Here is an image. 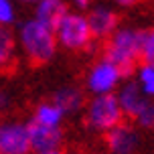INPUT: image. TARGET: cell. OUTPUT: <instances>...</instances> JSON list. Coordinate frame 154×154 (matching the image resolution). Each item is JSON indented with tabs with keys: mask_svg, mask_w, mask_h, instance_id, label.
<instances>
[{
	"mask_svg": "<svg viewBox=\"0 0 154 154\" xmlns=\"http://www.w3.org/2000/svg\"><path fill=\"white\" fill-rule=\"evenodd\" d=\"M16 45L26 57V61H31L32 65H45V63L53 61L57 49H59L55 29L43 24L35 16L18 24Z\"/></svg>",
	"mask_w": 154,
	"mask_h": 154,
	"instance_id": "obj_1",
	"label": "cell"
},
{
	"mask_svg": "<svg viewBox=\"0 0 154 154\" xmlns=\"http://www.w3.org/2000/svg\"><path fill=\"white\" fill-rule=\"evenodd\" d=\"M103 57L116 63L126 73V77L134 73L142 61V31L132 26H120L109 38H106Z\"/></svg>",
	"mask_w": 154,
	"mask_h": 154,
	"instance_id": "obj_2",
	"label": "cell"
},
{
	"mask_svg": "<svg viewBox=\"0 0 154 154\" xmlns=\"http://www.w3.org/2000/svg\"><path fill=\"white\" fill-rule=\"evenodd\" d=\"M124 120H126V116L122 112V106L116 97V93L91 95L85 101L83 124L93 134H108L112 128L122 124Z\"/></svg>",
	"mask_w": 154,
	"mask_h": 154,
	"instance_id": "obj_3",
	"label": "cell"
},
{
	"mask_svg": "<svg viewBox=\"0 0 154 154\" xmlns=\"http://www.w3.org/2000/svg\"><path fill=\"white\" fill-rule=\"evenodd\" d=\"M55 37H57L59 47L71 53L91 51L95 43L87 14H83L81 10H69L63 16L61 23L55 26Z\"/></svg>",
	"mask_w": 154,
	"mask_h": 154,
	"instance_id": "obj_4",
	"label": "cell"
},
{
	"mask_svg": "<svg viewBox=\"0 0 154 154\" xmlns=\"http://www.w3.org/2000/svg\"><path fill=\"white\" fill-rule=\"evenodd\" d=\"M126 73H124L116 63H112L108 57L101 55L97 61L89 65L85 73V91L91 95H106V93H116L118 87L124 83Z\"/></svg>",
	"mask_w": 154,
	"mask_h": 154,
	"instance_id": "obj_5",
	"label": "cell"
},
{
	"mask_svg": "<svg viewBox=\"0 0 154 154\" xmlns=\"http://www.w3.org/2000/svg\"><path fill=\"white\" fill-rule=\"evenodd\" d=\"M103 144L108 154H140L142 150V134L134 122L118 124L116 128L103 134Z\"/></svg>",
	"mask_w": 154,
	"mask_h": 154,
	"instance_id": "obj_6",
	"label": "cell"
},
{
	"mask_svg": "<svg viewBox=\"0 0 154 154\" xmlns=\"http://www.w3.org/2000/svg\"><path fill=\"white\" fill-rule=\"evenodd\" d=\"M29 124L18 120L0 122V154H31Z\"/></svg>",
	"mask_w": 154,
	"mask_h": 154,
	"instance_id": "obj_7",
	"label": "cell"
},
{
	"mask_svg": "<svg viewBox=\"0 0 154 154\" xmlns=\"http://www.w3.org/2000/svg\"><path fill=\"white\" fill-rule=\"evenodd\" d=\"M87 20H89V26H91V32L95 41H106L114 35L118 29H120V16L112 6L108 4H97V6H91L89 12H87Z\"/></svg>",
	"mask_w": 154,
	"mask_h": 154,
	"instance_id": "obj_8",
	"label": "cell"
},
{
	"mask_svg": "<svg viewBox=\"0 0 154 154\" xmlns=\"http://www.w3.org/2000/svg\"><path fill=\"white\" fill-rule=\"evenodd\" d=\"M29 136H31L32 152L59 150L63 144V128H49V126L29 122Z\"/></svg>",
	"mask_w": 154,
	"mask_h": 154,
	"instance_id": "obj_9",
	"label": "cell"
},
{
	"mask_svg": "<svg viewBox=\"0 0 154 154\" xmlns=\"http://www.w3.org/2000/svg\"><path fill=\"white\" fill-rule=\"evenodd\" d=\"M116 97L120 101V106H122V112L126 118H134V116L140 112V108L146 103V95L144 91L140 89V85L134 81V79H124V83L118 87V91H116Z\"/></svg>",
	"mask_w": 154,
	"mask_h": 154,
	"instance_id": "obj_10",
	"label": "cell"
},
{
	"mask_svg": "<svg viewBox=\"0 0 154 154\" xmlns=\"http://www.w3.org/2000/svg\"><path fill=\"white\" fill-rule=\"evenodd\" d=\"M67 12H69V4L65 0H37L32 16L37 20H41L43 24L55 29Z\"/></svg>",
	"mask_w": 154,
	"mask_h": 154,
	"instance_id": "obj_11",
	"label": "cell"
},
{
	"mask_svg": "<svg viewBox=\"0 0 154 154\" xmlns=\"http://www.w3.org/2000/svg\"><path fill=\"white\" fill-rule=\"evenodd\" d=\"M53 101L65 112V116H73L77 112H83L85 93L77 85H63L53 93Z\"/></svg>",
	"mask_w": 154,
	"mask_h": 154,
	"instance_id": "obj_12",
	"label": "cell"
},
{
	"mask_svg": "<svg viewBox=\"0 0 154 154\" xmlns=\"http://www.w3.org/2000/svg\"><path fill=\"white\" fill-rule=\"evenodd\" d=\"M63 120H65V112L53 100L41 101L37 108L32 109V118H31V122L41 124V126H49V128H61Z\"/></svg>",
	"mask_w": 154,
	"mask_h": 154,
	"instance_id": "obj_13",
	"label": "cell"
},
{
	"mask_svg": "<svg viewBox=\"0 0 154 154\" xmlns=\"http://www.w3.org/2000/svg\"><path fill=\"white\" fill-rule=\"evenodd\" d=\"M16 35L10 26H0V69H8L16 57Z\"/></svg>",
	"mask_w": 154,
	"mask_h": 154,
	"instance_id": "obj_14",
	"label": "cell"
},
{
	"mask_svg": "<svg viewBox=\"0 0 154 154\" xmlns=\"http://www.w3.org/2000/svg\"><path fill=\"white\" fill-rule=\"evenodd\" d=\"M134 81L140 85V89L144 91L146 97L154 100V63H140L134 69Z\"/></svg>",
	"mask_w": 154,
	"mask_h": 154,
	"instance_id": "obj_15",
	"label": "cell"
},
{
	"mask_svg": "<svg viewBox=\"0 0 154 154\" xmlns=\"http://www.w3.org/2000/svg\"><path fill=\"white\" fill-rule=\"evenodd\" d=\"M132 122L136 124L140 130H154V100L152 97L146 100V103L140 108V112L132 118Z\"/></svg>",
	"mask_w": 154,
	"mask_h": 154,
	"instance_id": "obj_16",
	"label": "cell"
},
{
	"mask_svg": "<svg viewBox=\"0 0 154 154\" xmlns=\"http://www.w3.org/2000/svg\"><path fill=\"white\" fill-rule=\"evenodd\" d=\"M16 23L14 0H0V26H10Z\"/></svg>",
	"mask_w": 154,
	"mask_h": 154,
	"instance_id": "obj_17",
	"label": "cell"
},
{
	"mask_svg": "<svg viewBox=\"0 0 154 154\" xmlns=\"http://www.w3.org/2000/svg\"><path fill=\"white\" fill-rule=\"evenodd\" d=\"M142 61L154 63V26L142 31Z\"/></svg>",
	"mask_w": 154,
	"mask_h": 154,
	"instance_id": "obj_18",
	"label": "cell"
},
{
	"mask_svg": "<svg viewBox=\"0 0 154 154\" xmlns=\"http://www.w3.org/2000/svg\"><path fill=\"white\" fill-rule=\"evenodd\" d=\"M10 103H12V97H10V93L6 89H0V112H6L10 108Z\"/></svg>",
	"mask_w": 154,
	"mask_h": 154,
	"instance_id": "obj_19",
	"label": "cell"
},
{
	"mask_svg": "<svg viewBox=\"0 0 154 154\" xmlns=\"http://www.w3.org/2000/svg\"><path fill=\"white\" fill-rule=\"evenodd\" d=\"M112 4H116V6H122V8H130L134 6V4H138L140 0H109Z\"/></svg>",
	"mask_w": 154,
	"mask_h": 154,
	"instance_id": "obj_20",
	"label": "cell"
},
{
	"mask_svg": "<svg viewBox=\"0 0 154 154\" xmlns=\"http://www.w3.org/2000/svg\"><path fill=\"white\" fill-rule=\"evenodd\" d=\"M71 4L77 6L79 10H83V8H89L91 6V0H71Z\"/></svg>",
	"mask_w": 154,
	"mask_h": 154,
	"instance_id": "obj_21",
	"label": "cell"
},
{
	"mask_svg": "<svg viewBox=\"0 0 154 154\" xmlns=\"http://www.w3.org/2000/svg\"><path fill=\"white\" fill-rule=\"evenodd\" d=\"M35 154H61L59 150H47V152H35Z\"/></svg>",
	"mask_w": 154,
	"mask_h": 154,
	"instance_id": "obj_22",
	"label": "cell"
},
{
	"mask_svg": "<svg viewBox=\"0 0 154 154\" xmlns=\"http://www.w3.org/2000/svg\"><path fill=\"white\" fill-rule=\"evenodd\" d=\"M20 2H26V4H35L37 0H20Z\"/></svg>",
	"mask_w": 154,
	"mask_h": 154,
	"instance_id": "obj_23",
	"label": "cell"
},
{
	"mask_svg": "<svg viewBox=\"0 0 154 154\" xmlns=\"http://www.w3.org/2000/svg\"><path fill=\"white\" fill-rule=\"evenodd\" d=\"M67 154H83V152H67Z\"/></svg>",
	"mask_w": 154,
	"mask_h": 154,
	"instance_id": "obj_24",
	"label": "cell"
}]
</instances>
